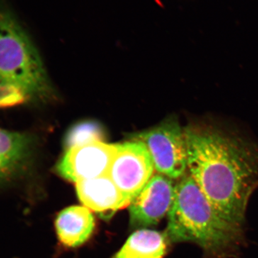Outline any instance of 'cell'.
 <instances>
[{
    "label": "cell",
    "instance_id": "obj_12",
    "mask_svg": "<svg viewBox=\"0 0 258 258\" xmlns=\"http://www.w3.org/2000/svg\"><path fill=\"white\" fill-rule=\"evenodd\" d=\"M103 134L101 128L92 122H86L76 125L70 132L67 138L68 149L77 146L103 142Z\"/></svg>",
    "mask_w": 258,
    "mask_h": 258
},
{
    "label": "cell",
    "instance_id": "obj_2",
    "mask_svg": "<svg viewBox=\"0 0 258 258\" xmlns=\"http://www.w3.org/2000/svg\"><path fill=\"white\" fill-rule=\"evenodd\" d=\"M241 230L217 212L189 174L181 178L168 213L166 236L171 241L192 242L207 253L222 256L239 244Z\"/></svg>",
    "mask_w": 258,
    "mask_h": 258
},
{
    "label": "cell",
    "instance_id": "obj_1",
    "mask_svg": "<svg viewBox=\"0 0 258 258\" xmlns=\"http://www.w3.org/2000/svg\"><path fill=\"white\" fill-rule=\"evenodd\" d=\"M189 175L213 208L242 225L258 181V145L226 125L201 120L185 127Z\"/></svg>",
    "mask_w": 258,
    "mask_h": 258
},
{
    "label": "cell",
    "instance_id": "obj_11",
    "mask_svg": "<svg viewBox=\"0 0 258 258\" xmlns=\"http://www.w3.org/2000/svg\"><path fill=\"white\" fill-rule=\"evenodd\" d=\"M166 235L141 229L134 232L114 258H162L166 252Z\"/></svg>",
    "mask_w": 258,
    "mask_h": 258
},
{
    "label": "cell",
    "instance_id": "obj_9",
    "mask_svg": "<svg viewBox=\"0 0 258 258\" xmlns=\"http://www.w3.org/2000/svg\"><path fill=\"white\" fill-rule=\"evenodd\" d=\"M94 227V217L86 207L64 209L55 220L57 237L68 247H76L86 242L92 235Z\"/></svg>",
    "mask_w": 258,
    "mask_h": 258
},
{
    "label": "cell",
    "instance_id": "obj_8",
    "mask_svg": "<svg viewBox=\"0 0 258 258\" xmlns=\"http://www.w3.org/2000/svg\"><path fill=\"white\" fill-rule=\"evenodd\" d=\"M81 203L97 213L108 215L130 205L108 174L76 183Z\"/></svg>",
    "mask_w": 258,
    "mask_h": 258
},
{
    "label": "cell",
    "instance_id": "obj_7",
    "mask_svg": "<svg viewBox=\"0 0 258 258\" xmlns=\"http://www.w3.org/2000/svg\"><path fill=\"white\" fill-rule=\"evenodd\" d=\"M175 187L170 178L154 174L128 206L131 225L144 228L157 225L172 206Z\"/></svg>",
    "mask_w": 258,
    "mask_h": 258
},
{
    "label": "cell",
    "instance_id": "obj_3",
    "mask_svg": "<svg viewBox=\"0 0 258 258\" xmlns=\"http://www.w3.org/2000/svg\"><path fill=\"white\" fill-rule=\"evenodd\" d=\"M0 84L21 90L28 99L50 93L46 71L28 35L10 12L0 7Z\"/></svg>",
    "mask_w": 258,
    "mask_h": 258
},
{
    "label": "cell",
    "instance_id": "obj_10",
    "mask_svg": "<svg viewBox=\"0 0 258 258\" xmlns=\"http://www.w3.org/2000/svg\"><path fill=\"white\" fill-rule=\"evenodd\" d=\"M31 147L28 134L0 129V179L23 165L30 156Z\"/></svg>",
    "mask_w": 258,
    "mask_h": 258
},
{
    "label": "cell",
    "instance_id": "obj_6",
    "mask_svg": "<svg viewBox=\"0 0 258 258\" xmlns=\"http://www.w3.org/2000/svg\"><path fill=\"white\" fill-rule=\"evenodd\" d=\"M116 144L94 142L69 148L56 166L59 175L72 182L108 174Z\"/></svg>",
    "mask_w": 258,
    "mask_h": 258
},
{
    "label": "cell",
    "instance_id": "obj_13",
    "mask_svg": "<svg viewBox=\"0 0 258 258\" xmlns=\"http://www.w3.org/2000/svg\"><path fill=\"white\" fill-rule=\"evenodd\" d=\"M28 97L19 88L9 85L0 84V108L23 103Z\"/></svg>",
    "mask_w": 258,
    "mask_h": 258
},
{
    "label": "cell",
    "instance_id": "obj_4",
    "mask_svg": "<svg viewBox=\"0 0 258 258\" xmlns=\"http://www.w3.org/2000/svg\"><path fill=\"white\" fill-rule=\"evenodd\" d=\"M133 140L147 147L158 174L179 179L188 169L187 144L184 128L176 120L168 119L137 134Z\"/></svg>",
    "mask_w": 258,
    "mask_h": 258
},
{
    "label": "cell",
    "instance_id": "obj_5",
    "mask_svg": "<svg viewBox=\"0 0 258 258\" xmlns=\"http://www.w3.org/2000/svg\"><path fill=\"white\" fill-rule=\"evenodd\" d=\"M116 147L108 175L131 204L152 179L155 169L142 142L133 140Z\"/></svg>",
    "mask_w": 258,
    "mask_h": 258
}]
</instances>
